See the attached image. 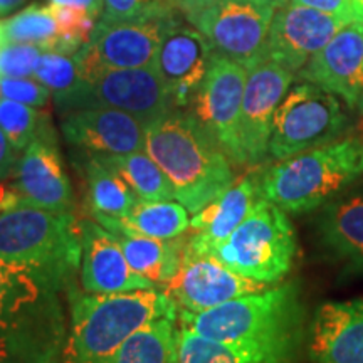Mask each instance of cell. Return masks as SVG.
Wrapping results in <instances>:
<instances>
[{
	"mask_svg": "<svg viewBox=\"0 0 363 363\" xmlns=\"http://www.w3.org/2000/svg\"><path fill=\"white\" fill-rule=\"evenodd\" d=\"M49 6H69L93 13L94 17H101L103 13V0H48Z\"/></svg>",
	"mask_w": 363,
	"mask_h": 363,
	"instance_id": "f35d334b",
	"label": "cell"
},
{
	"mask_svg": "<svg viewBox=\"0 0 363 363\" xmlns=\"http://www.w3.org/2000/svg\"><path fill=\"white\" fill-rule=\"evenodd\" d=\"M93 106L126 111L138 118L145 126L175 110L155 67L99 71L84 79L83 88L66 113Z\"/></svg>",
	"mask_w": 363,
	"mask_h": 363,
	"instance_id": "30bf717a",
	"label": "cell"
},
{
	"mask_svg": "<svg viewBox=\"0 0 363 363\" xmlns=\"http://www.w3.org/2000/svg\"><path fill=\"white\" fill-rule=\"evenodd\" d=\"M214 57L206 35L179 21L163 35L155 69L169 91L175 108L192 106Z\"/></svg>",
	"mask_w": 363,
	"mask_h": 363,
	"instance_id": "ffe728a7",
	"label": "cell"
},
{
	"mask_svg": "<svg viewBox=\"0 0 363 363\" xmlns=\"http://www.w3.org/2000/svg\"><path fill=\"white\" fill-rule=\"evenodd\" d=\"M298 78L342 98L363 113V22L343 26L301 69Z\"/></svg>",
	"mask_w": 363,
	"mask_h": 363,
	"instance_id": "2e32d148",
	"label": "cell"
},
{
	"mask_svg": "<svg viewBox=\"0 0 363 363\" xmlns=\"http://www.w3.org/2000/svg\"><path fill=\"white\" fill-rule=\"evenodd\" d=\"M145 152L170 180L175 201L192 216L235 182L233 160L192 111L175 108L148 125Z\"/></svg>",
	"mask_w": 363,
	"mask_h": 363,
	"instance_id": "3957f363",
	"label": "cell"
},
{
	"mask_svg": "<svg viewBox=\"0 0 363 363\" xmlns=\"http://www.w3.org/2000/svg\"><path fill=\"white\" fill-rule=\"evenodd\" d=\"M343 26L347 22L330 13L286 4L272 16L266 40V59L298 74Z\"/></svg>",
	"mask_w": 363,
	"mask_h": 363,
	"instance_id": "9a60e30c",
	"label": "cell"
},
{
	"mask_svg": "<svg viewBox=\"0 0 363 363\" xmlns=\"http://www.w3.org/2000/svg\"><path fill=\"white\" fill-rule=\"evenodd\" d=\"M65 286L45 272L0 259V358L17 363H62Z\"/></svg>",
	"mask_w": 363,
	"mask_h": 363,
	"instance_id": "7a4b0ae2",
	"label": "cell"
},
{
	"mask_svg": "<svg viewBox=\"0 0 363 363\" xmlns=\"http://www.w3.org/2000/svg\"><path fill=\"white\" fill-rule=\"evenodd\" d=\"M267 289V284L244 278L216 257L201 256L189 247L175 276L162 288L174 299L179 310L202 313L246 294Z\"/></svg>",
	"mask_w": 363,
	"mask_h": 363,
	"instance_id": "5bb4252c",
	"label": "cell"
},
{
	"mask_svg": "<svg viewBox=\"0 0 363 363\" xmlns=\"http://www.w3.org/2000/svg\"><path fill=\"white\" fill-rule=\"evenodd\" d=\"M0 363H17V362H12V360H6V358H0Z\"/></svg>",
	"mask_w": 363,
	"mask_h": 363,
	"instance_id": "7bdbcfd3",
	"label": "cell"
},
{
	"mask_svg": "<svg viewBox=\"0 0 363 363\" xmlns=\"http://www.w3.org/2000/svg\"><path fill=\"white\" fill-rule=\"evenodd\" d=\"M259 199L257 177L234 182L214 202L208 203L190 219L189 247L201 256H211L246 219Z\"/></svg>",
	"mask_w": 363,
	"mask_h": 363,
	"instance_id": "603a6c76",
	"label": "cell"
},
{
	"mask_svg": "<svg viewBox=\"0 0 363 363\" xmlns=\"http://www.w3.org/2000/svg\"><path fill=\"white\" fill-rule=\"evenodd\" d=\"M66 142L84 155H126L142 152L147 126L130 113L115 108H81L62 115Z\"/></svg>",
	"mask_w": 363,
	"mask_h": 363,
	"instance_id": "d6986e66",
	"label": "cell"
},
{
	"mask_svg": "<svg viewBox=\"0 0 363 363\" xmlns=\"http://www.w3.org/2000/svg\"><path fill=\"white\" fill-rule=\"evenodd\" d=\"M0 96L34 108H44L52 93L35 78H0Z\"/></svg>",
	"mask_w": 363,
	"mask_h": 363,
	"instance_id": "836d02e7",
	"label": "cell"
},
{
	"mask_svg": "<svg viewBox=\"0 0 363 363\" xmlns=\"http://www.w3.org/2000/svg\"><path fill=\"white\" fill-rule=\"evenodd\" d=\"M0 130L19 152L35 138L54 133L51 118L40 108L0 96Z\"/></svg>",
	"mask_w": 363,
	"mask_h": 363,
	"instance_id": "1f68e13d",
	"label": "cell"
},
{
	"mask_svg": "<svg viewBox=\"0 0 363 363\" xmlns=\"http://www.w3.org/2000/svg\"><path fill=\"white\" fill-rule=\"evenodd\" d=\"M353 2L357 4L358 11H360V12H362V16H363V0H353Z\"/></svg>",
	"mask_w": 363,
	"mask_h": 363,
	"instance_id": "b9f144b4",
	"label": "cell"
},
{
	"mask_svg": "<svg viewBox=\"0 0 363 363\" xmlns=\"http://www.w3.org/2000/svg\"><path fill=\"white\" fill-rule=\"evenodd\" d=\"M121 175L143 201H174V189L160 167L145 150L126 155H94Z\"/></svg>",
	"mask_w": 363,
	"mask_h": 363,
	"instance_id": "f1b7e54d",
	"label": "cell"
},
{
	"mask_svg": "<svg viewBox=\"0 0 363 363\" xmlns=\"http://www.w3.org/2000/svg\"><path fill=\"white\" fill-rule=\"evenodd\" d=\"M131 269L157 286H165L179 269L189 238L170 240L113 233Z\"/></svg>",
	"mask_w": 363,
	"mask_h": 363,
	"instance_id": "d4e9b609",
	"label": "cell"
},
{
	"mask_svg": "<svg viewBox=\"0 0 363 363\" xmlns=\"http://www.w3.org/2000/svg\"><path fill=\"white\" fill-rule=\"evenodd\" d=\"M254 2L261 4V6L271 7L272 11H278V9L284 7L286 4H289V0H254Z\"/></svg>",
	"mask_w": 363,
	"mask_h": 363,
	"instance_id": "60d3db41",
	"label": "cell"
},
{
	"mask_svg": "<svg viewBox=\"0 0 363 363\" xmlns=\"http://www.w3.org/2000/svg\"><path fill=\"white\" fill-rule=\"evenodd\" d=\"M310 363H363V299L328 301L308 326Z\"/></svg>",
	"mask_w": 363,
	"mask_h": 363,
	"instance_id": "7402d4cb",
	"label": "cell"
},
{
	"mask_svg": "<svg viewBox=\"0 0 363 363\" xmlns=\"http://www.w3.org/2000/svg\"><path fill=\"white\" fill-rule=\"evenodd\" d=\"M360 142L363 143V123L360 125Z\"/></svg>",
	"mask_w": 363,
	"mask_h": 363,
	"instance_id": "ee69618b",
	"label": "cell"
},
{
	"mask_svg": "<svg viewBox=\"0 0 363 363\" xmlns=\"http://www.w3.org/2000/svg\"><path fill=\"white\" fill-rule=\"evenodd\" d=\"M158 0H103V13L98 24H113V22L128 21L142 13L145 9Z\"/></svg>",
	"mask_w": 363,
	"mask_h": 363,
	"instance_id": "d590c367",
	"label": "cell"
},
{
	"mask_svg": "<svg viewBox=\"0 0 363 363\" xmlns=\"http://www.w3.org/2000/svg\"><path fill=\"white\" fill-rule=\"evenodd\" d=\"M81 256V227L72 212H54L21 201L0 211V259L34 267L61 286H69Z\"/></svg>",
	"mask_w": 363,
	"mask_h": 363,
	"instance_id": "8992f818",
	"label": "cell"
},
{
	"mask_svg": "<svg viewBox=\"0 0 363 363\" xmlns=\"http://www.w3.org/2000/svg\"><path fill=\"white\" fill-rule=\"evenodd\" d=\"M274 12L254 0H222L189 22L206 35L216 54L249 69L266 59V40Z\"/></svg>",
	"mask_w": 363,
	"mask_h": 363,
	"instance_id": "8fae6325",
	"label": "cell"
},
{
	"mask_svg": "<svg viewBox=\"0 0 363 363\" xmlns=\"http://www.w3.org/2000/svg\"><path fill=\"white\" fill-rule=\"evenodd\" d=\"M318 246L345 274L363 276V180L340 190L318 208Z\"/></svg>",
	"mask_w": 363,
	"mask_h": 363,
	"instance_id": "e0dca14e",
	"label": "cell"
},
{
	"mask_svg": "<svg viewBox=\"0 0 363 363\" xmlns=\"http://www.w3.org/2000/svg\"><path fill=\"white\" fill-rule=\"evenodd\" d=\"M296 252L291 220L283 208L259 195L246 219L212 257L244 278L276 284L291 271Z\"/></svg>",
	"mask_w": 363,
	"mask_h": 363,
	"instance_id": "52a82bcc",
	"label": "cell"
},
{
	"mask_svg": "<svg viewBox=\"0 0 363 363\" xmlns=\"http://www.w3.org/2000/svg\"><path fill=\"white\" fill-rule=\"evenodd\" d=\"M19 157V150L13 147L7 135L0 130V182H6L13 175Z\"/></svg>",
	"mask_w": 363,
	"mask_h": 363,
	"instance_id": "8d00e7d4",
	"label": "cell"
},
{
	"mask_svg": "<svg viewBox=\"0 0 363 363\" xmlns=\"http://www.w3.org/2000/svg\"><path fill=\"white\" fill-rule=\"evenodd\" d=\"M180 21L172 0H158L128 21L98 24L76 54L83 79L104 69L155 67L163 35Z\"/></svg>",
	"mask_w": 363,
	"mask_h": 363,
	"instance_id": "ba28073f",
	"label": "cell"
},
{
	"mask_svg": "<svg viewBox=\"0 0 363 363\" xmlns=\"http://www.w3.org/2000/svg\"><path fill=\"white\" fill-rule=\"evenodd\" d=\"M44 52L34 44L0 45V78H33Z\"/></svg>",
	"mask_w": 363,
	"mask_h": 363,
	"instance_id": "d6a6232c",
	"label": "cell"
},
{
	"mask_svg": "<svg viewBox=\"0 0 363 363\" xmlns=\"http://www.w3.org/2000/svg\"><path fill=\"white\" fill-rule=\"evenodd\" d=\"M247 69L214 52L206 79L195 96L192 113L234 163L244 165L239 142V121Z\"/></svg>",
	"mask_w": 363,
	"mask_h": 363,
	"instance_id": "7c38bea8",
	"label": "cell"
},
{
	"mask_svg": "<svg viewBox=\"0 0 363 363\" xmlns=\"http://www.w3.org/2000/svg\"><path fill=\"white\" fill-rule=\"evenodd\" d=\"M27 0H0V16L12 13L16 9H19Z\"/></svg>",
	"mask_w": 363,
	"mask_h": 363,
	"instance_id": "ab89813d",
	"label": "cell"
},
{
	"mask_svg": "<svg viewBox=\"0 0 363 363\" xmlns=\"http://www.w3.org/2000/svg\"><path fill=\"white\" fill-rule=\"evenodd\" d=\"M289 2L330 13V16L345 21L347 24H350V22H363L362 12L358 11L357 4L353 0H289Z\"/></svg>",
	"mask_w": 363,
	"mask_h": 363,
	"instance_id": "e575fe53",
	"label": "cell"
},
{
	"mask_svg": "<svg viewBox=\"0 0 363 363\" xmlns=\"http://www.w3.org/2000/svg\"><path fill=\"white\" fill-rule=\"evenodd\" d=\"M219 2H222V0H172V4L180 12V16H184L187 21Z\"/></svg>",
	"mask_w": 363,
	"mask_h": 363,
	"instance_id": "74e56055",
	"label": "cell"
},
{
	"mask_svg": "<svg viewBox=\"0 0 363 363\" xmlns=\"http://www.w3.org/2000/svg\"><path fill=\"white\" fill-rule=\"evenodd\" d=\"M179 320L180 326L202 337L259 348L291 363H299L308 338L306 306L296 281L202 313L179 310Z\"/></svg>",
	"mask_w": 363,
	"mask_h": 363,
	"instance_id": "6da1fadb",
	"label": "cell"
},
{
	"mask_svg": "<svg viewBox=\"0 0 363 363\" xmlns=\"http://www.w3.org/2000/svg\"><path fill=\"white\" fill-rule=\"evenodd\" d=\"M69 325L62 363H101L138 330L160 320L179 318V306L165 291L93 294L69 284Z\"/></svg>",
	"mask_w": 363,
	"mask_h": 363,
	"instance_id": "277c9868",
	"label": "cell"
},
{
	"mask_svg": "<svg viewBox=\"0 0 363 363\" xmlns=\"http://www.w3.org/2000/svg\"><path fill=\"white\" fill-rule=\"evenodd\" d=\"M12 187L21 202L54 212H72L74 192L62 165L56 133L39 136L22 150Z\"/></svg>",
	"mask_w": 363,
	"mask_h": 363,
	"instance_id": "ac0fdd59",
	"label": "cell"
},
{
	"mask_svg": "<svg viewBox=\"0 0 363 363\" xmlns=\"http://www.w3.org/2000/svg\"><path fill=\"white\" fill-rule=\"evenodd\" d=\"M56 38V19L51 7L43 4H30L21 12L0 21V45L34 44L48 51Z\"/></svg>",
	"mask_w": 363,
	"mask_h": 363,
	"instance_id": "4dcf8cb0",
	"label": "cell"
},
{
	"mask_svg": "<svg viewBox=\"0 0 363 363\" xmlns=\"http://www.w3.org/2000/svg\"><path fill=\"white\" fill-rule=\"evenodd\" d=\"M293 79L294 72L271 59L247 69L239 121L244 165H257L269 157L272 120Z\"/></svg>",
	"mask_w": 363,
	"mask_h": 363,
	"instance_id": "4fadbf2b",
	"label": "cell"
},
{
	"mask_svg": "<svg viewBox=\"0 0 363 363\" xmlns=\"http://www.w3.org/2000/svg\"><path fill=\"white\" fill-rule=\"evenodd\" d=\"M362 177L363 143L345 138L278 160L257 177V187L286 214H306Z\"/></svg>",
	"mask_w": 363,
	"mask_h": 363,
	"instance_id": "5b68a950",
	"label": "cell"
},
{
	"mask_svg": "<svg viewBox=\"0 0 363 363\" xmlns=\"http://www.w3.org/2000/svg\"><path fill=\"white\" fill-rule=\"evenodd\" d=\"M177 318H160L138 330L101 363H179Z\"/></svg>",
	"mask_w": 363,
	"mask_h": 363,
	"instance_id": "83f0119b",
	"label": "cell"
},
{
	"mask_svg": "<svg viewBox=\"0 0 363 363\" xmlns=\"http://www.w3.org/2000/svg\"><path fill=\"white\" fill-rule=\"evenodd\" d=\"M83 256H81V289L93 294H111L155 289V283L131 269L115 234L96 220H79Z\"/></svg>",
	"mask_w": 363,
	"mask_h": 363,
	"instance_id": "44dd1931",
	"label": "cell"
},
{
	"mask_svg": "<svg viewBox=\"0 0 363 363\" xmlns=\"http://www.w3.org/2000/svg\"><path fill=\"white\" fill-rule=\"evenodd\" d=\"M179 363H291L259 348L217 342L190 328H177Z\"/></svg>",
	"mask_w": 363,
	"mask_h": 363,
	"instance_id": "4316f807",
	"label": "cell"
},
{
	"mask_svg": "<svg viewBox=\"0 0 363 363\" xmlns=\"http://www.w3.org/2000/svg\"><path fill=\"white\" fill-rule=\"evenodd\" d=\"M345 128L347 115L337 96L306 81L299 83L286 93L276 110L269 157L278 162L333 143Z\"/></svg>",
	"mask_w": 363,
	"mask_h": 363,
	"instance_id": "9c48e42d",
	"label": "cell"
},
{
	"mask_svg": "<svg viewBox=\"0 0 363 363\" xmlns=\"http://www.w3.org/2000/svg\"><path fill=\"white\" fill-rule=\"evenodd\" d=\"M88 184V207L91 217H121L128 216L140 197L121 175L98 160L94 155H84L81 160Z\"/></svg>",
	"mask_w": 363,
	"mask_h": 363,
	"instance_id": "484cf974",
	"label": "cell"
},
{
	"mask_svg": "<svg viewBox=\"0 0 363 363\" xmlns=\"http://www.w3.org/2000/svg\"><path fill=\"white\" fill-rule=\"evenodd\" d=\"M190 212L179 201H143L140 199L128 216H94L93 220L110 233H123L145 238L170 240L180 238L190 229Z\"/></svg>",
	"mask_w": 363,
	"mask_h": 363,
	"instance_id": "cb8c5ba5",
	"label": "cell"
},
{
	"mask_svg": "<svg viewBox=\"0 0 363 363\" xmlns=\"http://www.w3.org/2000/svg\"><path fill=\"white\" fill-rule=\"evenodd\" d=\"M33 78L51 91L61 115L69 110L71 103L74 101L84 84L76 54L45 51L40 56Z\"/></svg>",
	"mask_w": 363,
	"mask_h": 363,
	"instance_id": "f546056e",
	"label": "cell"
}]
</instances>
